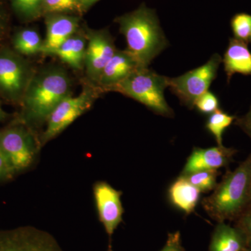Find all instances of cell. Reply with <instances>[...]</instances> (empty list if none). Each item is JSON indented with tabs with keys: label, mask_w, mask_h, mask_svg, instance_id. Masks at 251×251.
Returning <instances> with one entry per match:
<instances>
[{
	"label": "cell",
	"mask_w": 251,
	"mask_h": 251,
	"mask_svg": "<svg viewBox=\"0 0 251 251\" xmlns=\"http://www.w3.org/2000/svg\"><path fill=\"white\" fill-rule=\"evenodd\" d=\"M70 75L57 64H48L36 69L28 85L16 121L37 132L46 125L54 108L72 95Z\"/></svg>",
	"instance_id": "obj_1"
},
{
	"label": "cell",
	"mask_w": 251,
	"mask_h": 251,
	"mask_svg": "<svg viewBox=\"0 0 251 251\" xmlns=\"http://www.w3.org/2000/svg\"><path fill=\"white\" fill-rule=\"evenodd\" d=\"M120 32L125 36L127 50L140 67L148 68L168 46L159 21L153 10L145 4L115 19Z\"/></svg>",
	"instance_id": "obj_2"
},
{
	"label": "cell",
	"mask_w": 251,
	"mask_h": 251,
	"mask_svg": "<svg viewBox=\"0 0 251 251\" xmlns=\"http://www.w3.org/2000/svg\"><path fill=\"white\" fill-rule=\"evenodd\" d=\"M251 204V153L233 171H227L202 205L218 223L237 219Z\"/></svg>",
	"instance_id": "obj_3"
},
{
	"label": "cell",
	"mask_w": 251,
	"mask_h": 251,
	"mask_svg": "<svg viewBox=\"0 0 251 251\" xmlns=\"http://www.w3.org/2000/svg\"><path fill=\"white\" fill-rule=\"evenodd\" d=\"M168 87V77L159 75L148 68H139L115 86L110 92L134 99L156 115L174 117V111L167 103L165 90Z\"/></svg>",
	"instance_id": "obj_4"
},
{
	"label": "cell",
	"mask_w": 251,
	"mask_h": 251,
	"mask_svg": "<svg viewBox=\"0 0 251 251\" xmlns=\"http://www.w3.org/2000/svg\"><path fill=\"white\" fill-rule=\"evenodd\" d=\"M41 148L37 132L21 122L16 120L0 129V151L14 175L30 168Z\"/></svg>",
	"instance_id": "obj_5"
},
{
	"label": "cell",
	"mask_w": 251,
	"mask_h": 251,
	"mask_svg": "<svg viewBox=\"0 0 251 251\" xmlns=\"http://www.w3.org/2000/svg\"><path fill=\"white\" fill-rule=\"evenodd\" d=\"M36 70L25 57L0 46V97L20 106Z\"/></svg>",
	"instance_id": "obj_6"
},
{
	"label": "cell",
	"mask_w": 251,
	"mask_h": 251,
	"mask_svg": "<svg viewBox=\"0 0 251 251\" xmlns=\"http://www.w3.org/2000/svg\"><path fill=\"white\" fill-rule=\"evenodd\" d=\"M102 93L97 86L86 81L78 96L72 95L64 99L50 114L46 122L45 130L39 135L41 146L58 136L81 115L88 111Z\"/></svg>",
	"instance_id": "obj_7"
},
{
	"label": "cell",
	"mask_w": 251,
	"mask_h": 251,
	"mask_svg": "<svg viewBox=\"0 0 251 251\" xmlns=\"http://www.w3.org/2000/svg\"><path fill=\"white\" fill-rule=\"evenodd\" d=\"M221 62L222 58L219 54H213L204 65L179 77H168V87L183 105L193 109L196 100L209 91L217 76Z\"/></svg>",
	"instance_id": "obj_8"
},
{
	"label": "cell",
	"mask_w": 251,
	"mask_h": 251,
	"mask_svg": "<svg viewBox=\"0 0 251 251\" xmlns=\"http://www.w3.org/2000/svg\"><path fill=\"white\" fill-rule=\"evenodd\" d=\"M87 38L85 69L87 81L97 86L102 72L117 51L115 39L107 28L84 29Z\"/></svg>",
	"instance_id": "obj_9"
},
{
	"label": "cell",
	"mask_w": 251,
	"mask_h": 251,
	"mask_svg": "<svg viewBox=\"0 0 251 251\" xmlns=\"http://www.w3.org/2000/svg\"><path fill=\"white\" fill-rule=\"evenodd\" d=\"M93 196L99 221L109 237L108 251H112V235L123 221L125 210L121 200L122 192L106 181H98L94 184Z\"/></svg>",
	"instance_id": "obj_10"
},
{
	"label": "cell",
	"mask_w": 251,
	"mask_h": 251,
	"mask_svg": "<svg viewBox=\"0 0 251 251\" xmlns=\"http://www.w3.org/2000/svg\"><path fill=\"white\" fill-rule=\"evenodd\" d=\"M0 251H64L46 231L22 227L0 232Z\"/></svg>",
	"instance_id": "obj_11"
},
{
	"label": "cell",
	"mask_w": 251,
	"mask_h": 251,
	"mask_svg": "<svg viewBox=\"0 0 251 251\" xmlns=\"http://www.w3.org/2000/svg\"><path fill=\"white\" fill-rule=\"evenodd\" d=\"M237 152L235 149L224 146L207 149L194 148L180 175L205 170L218 171L219 168L228 166Z\"/></svg>",
	"instance_id": "obj_12"
},
{
	"label": "cell",
	"mask_w": 251,
	"mask_h": 251,
	"mask_svg": "<svg viewBox=\"0 0 251 251\" xmlns=\"http://www.w3.org/2000/svg\"><path fill=\"white\" fill-rule=\"evenodd\" d=\"M46 27L42 54H47L80 29V16L69 14H49L44 16Z\"/></svg>",
	"instance_id": "obj_13"
},
{
	"label": "cell",
	"mask_w": 251,
	"mask_h": 251,
	"mask_svg": "<svg viewBox=\"0 0 251 251\" xmlns=\"http://www.w3.org/2000/svg\"><path fill=\"white\" fill-rule=\"evenodd\" d=\"M139 68L142 67L126 49H117L104 68L97 86L103 93L110 92L115 86L125 80Z\"/></svg>",
	"instance_id": "obj_14"
},
{
	"label": "cell",
	"mask_w": 251,
	"mask_h": 251,
	"mask_svg": "<svg viewBox=\"0 0 251 251\" xmlns=\"http://www.w3.org/2000/svg\"><path fill=\"white\" fill-rule=\"evenodd\" d=\"M87 38L85 32L79 29L75 34L63 42L57 49L52 50L46 55L58 57L63 62L75 70L85 68V57Z\"/></svg>",
	"instance_id": "obj_15"
},
{
	"label": "cell",
	"mask_w": 251,
	"mask_h": 251,
	"mask_svg": "<svg viewBox=\"0 0 251 251\" xmlns=\"http://www.w3.org/2000/svg\"><path fill=\"white\" fill-rule=\"evenodd\" d=\"M222 61L228 82L235 74L251 75V52L244 41L236 38L229 39Z\"/></svg>",
	"instance_id": "obj_16"
},
{
	"label": "cell",
	"mask_w": 251,
	"mask_h": 251,
	"mask_svg": "<svg viewBox=\"0 0 251 251\" xmlns=\"http://www.w3.org/2000/svg\"><path fill=\"white\" fill-rule=\"evenodd\" d=\"M248 246L241 229L221 222L218 223L213 232L208 251H245Z\"/></svg>",
	"instance_id": "obj_17"
},
{
	"label": "cell",
	"mask_w": 251,
	"mask_h": 251,
	"mask_svg": "<svg viewBox=\"0 0 251 251\" xmlns=\"http://www.w3.org/2000/svg\"><path fill=\"white\" fill-rule=\"evenodd\" d=\"M201 193L181 175L172 184L168 191L172 204L186 214H191L194 211L199 202Z\"/></svg>",
	"instance_id": "obj_18"
},
{
	"label": "cell",
	"mask_w": 251,
	"mask_h": 251,
	"mask_svg": "<svg viewBox=\"0 0 251 251\" xmlns=\"http://www.w3.org/2000/svg\"><path fill=\"white\" fill-rule=\"evenodd\" d=\"M44 41L39 31L34 28H22L13 35V49L18 53L27 57L42 53Z\"/></svg>",
	"instance_id": "obj_19"
},
{
	"label": "cell",
	"mask_w": 251,
	"mask_h": 251,
	"mask_svg": "<svg viewBox=\"0 0 251 251\" xmlns=\"http://www.w3.org/2000/svg\"><path fill=\"white\" fill-rule=\"evenodd\" d=\"M236 119L235 116L229 115L220 108L211 114L208 118L205 126L206 130L214 137L218 146H224L223 134Z\"/></svg>",
	"instance_id": "obj_20"
},
{
	"label": "cell",
	"mask_w": 251,
	"mask_h": 251,
	"mask_svg": "<svg viewBox=\"0 0 251 251\" xmlns=\"http://www.w3.org/2000/svg\"><path fill=\"white\" fill-rule=\"evenodd\" d=\"M15 14L23 22H31L42 16L43 0H11Z\"/></svg>",
	"instance_id": "obj_21"
},
{
	"label": "cell",
	"mask_w": 251,
	"mask_h": 251,
	"mask_svg": "<svg viewBox=\"0 0 251 251\" xmlns=\"http://www.w3.org/2000/svg\"><path fill=\"white\" fill-rule=\"evenodd\" d=\"M44 17L49 14L83 15L80 0H43Z\"/></svg>",
	"instance_id": "obj_22"
},
{
	"label": "cell",
	"mask_w": 251,
	"mask_h": 251,
	"mask_svg": "<svg viewBox=\"0 0 251 251\" xmlns=\"http://www.w3.org/2000/svg\"><path fill=\"white\" fill-rule=\"evenodd\" d=\"M219 173L217 170H205L181 176H184L201 192L207 193L215 189L218 184L217 176Z\"/></svg>",
	"instance_id": "obj_23"
},
{
	"label": "cell",
	"mask_w": 251,
	"mask_h": 251,
	"mask_svg": "<svg viewBox=\"0 0 251 251\" xmlns=\"http://www.w3.org/2000/svg\"><path fill=\"white\" fill-rule=\"evenodd\" d=\"M236 39L247 43L251 38V16L246 14L236 15L231 23Z\"/></svg>",
	"instance_id": "obj_24"
},
{
	"label": "cell",
	"mask_w": 251,
	"mask_h": 251,
	"mask_svg": "<svg viewBox=\"0 0 251 251\" xmlns=\"http://www.w3.org/2000/svg\"><path fill=\"white\" fill-rule=\"evenodd\" d=\"M194 108L201 113L211 115L219 108V99L215 94L207 91L196 100Z\"/></svg>",
	"instance_id": "obj_25"
},
{
	"label": "cell",
	"mask_w": 251,
	"mask_h": 251,
	"mask_svg": "<svg viewBox=\"0 0 251 251\" xmlns=\"http://www.w3.org/2000/svg\"><path fill=\"white\" fill-rule=\"evenodd\" d=\"M236 227L241 229L247 238L248 244H251V206L237 219Z\"/></svg>",
	"instance_id": "obj_26"
},
{
	"label": "cell",
	"mask_w": 251,
	"mask_h": 251,
	"mask_svg": "<svg viewBox=\"0 0 251 251\" xmlns=\"http://www.w3.org/2000/svg\"><path fill=\"white\" fill-rule=\"evenodd\" d=\"M160 251H185L179 231L168 234L166 244Z\"/></svg>",
	"instance_id": "obj_27"
},
{
	"label": "cell",
	"mask_w": 251,
	"mask_h": 251,
	"mask_svg": "<svg viewBox=\"0 0 251 251\" xmlns=\"http://www.w3.org/2000/svg\"><path fill=\"white\" fill-rule=\"evenodd\" d=\"M14 173L10 166L9 162L0 151V181L11 179Z\"/></svg>",
	"instance_id": "obj_28"
},
{
	"label": "cell",
	"mask_w": 251,
	"mask_h": 251,
	"mask_svg": "<svg viewBox=\"0 0 251 251\" xmlns=\"http://www.w3.org/2000/svg\"><path fill=\"white\" fill-rule=\"evenodd\" d=\"M236 125L240 127L251 140V105L249 112L244 116L237 119Z\"/></svg>",
	"instance_id": "obj_29"
},
{
	"label": "cell",
	"mask_w": 251,
	"mask_h": 251,
	"mask_svg": "<svg viewBox=\"0 0 251 251\" xmlns=\"http://www.w3.org/2000/svg\"><path fill=\"white\" fill-rule=\"evenodd\" d=\"M8 21L6 14L0 7V44L4 40L8 34Z\"/></svg>",
	"instance_id": "obj_30"
},
{
	"label": "cell",
	"mask_w": 251,
	"mask_h": 251,
	"mask_svg": "<svg viewBox=\"0 0 251 251\" xmlns=\"http://www.w3.org/2000/svg\"><path fill=\"white\" fill-rule=\"evenodd\" d=\"M99 0H80L81 9L82 12L85 13L92 7L96 3L98 2Z\"/></svg>",
	"instance_id": "obj_31"
},
{
	"label": "cell",
	"mask_w": 251,
	"mask_h": 251,
	"mask_svg": "<svg viewBox=\"0 0 251 251\" xmlns=\"http://www.w3.org/2000/svg\"><path fill=\"white\" fill-rule=\"evenodd\" d=\"M9 114L6 113V112L3 110L2 107H1V101H0V123L5 121L6 119L9 118Z\"/></svg>",
	"instance_id": "obj_32"
},
{
	"label": "cell",
	"mask_w": 251,
	"mask_h": 251,
	"mask_svg": "<svg viewBox=\"0 0 251 251\" xmlns=\"http://www.w3.org/2000/svg\"><path fill=\"white\" fill-rule=\"evenodd\" d=\"M245 251H251V244H249L247 250H246Z\"/></svg>",
	"instance_id": "obj_33"
},
{
	"label": "cell",
	"mask_w": 251,
	"mask_h": 251,
	"mask_svg": "<svg viewBox=\"0 0 251 251\" xmlns=\"http://www.w3.org/2000/svg\"></svg>",
	"instance_id": "obj_34"
}]
</instances>
